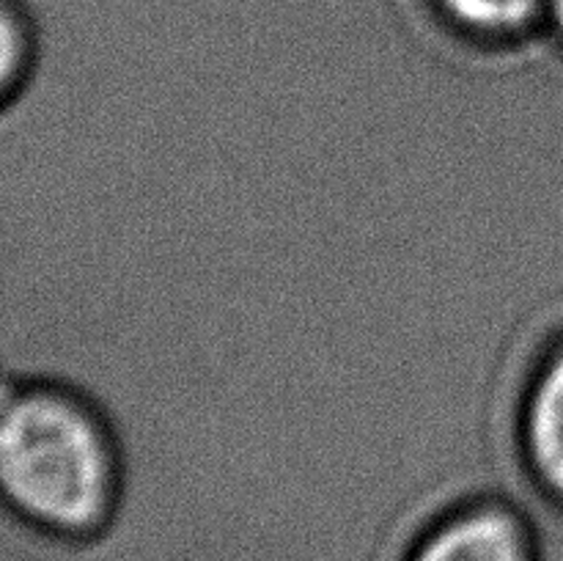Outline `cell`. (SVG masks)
Returning a JSON list of instances; mask_svg holds the SVG:
<instances>
[{
	"mask_svg": "<svg viewBox=\"0 0 563 561\" xmlns=\"http://www.w3.org/2000/svg\"><path fill=\"white\" fill-rule=\"evenodd\" d=\"M548 14L553 20V25L559 28V33L563 36V0H548Z\"/></svg>",
	"mask_w": 563,
	"mask_h": 561,
	"instance_id": "8992f818",
	"label": "cell"
},
{
	"mask_svg": "<svg viewBox=\"0 0 563 561\" xmlns=\"http://www.w3.org/2000/svg\"><path fill=\"white\" fill-rule=\"evenodd\" d=\"M407 561H539L528 498L495 487L465 495L418 534Z\"/></svg>",
	"mask_w": 563,
	"mask_h": 561,
	"instance_id": "7a4b0ae2",
	"label": "cell"
},
{
	"mask_svg": "<svg viewBox=\"0 0 563 561\" xmlns=\"http://www.w3.org/2000/svg\"><path fill=\"white\" fill-rule=\"evenodd\" d=\"M451 25L476 38H515L537 25L548 0H438Z\"/></svg>",
	"mask_w": 563,
	"mask_h": 561,
	"instance_id": "277c9868",
	"label": "cell"
},
{
	"mask_svg": "<svg viewBox=\"0 0 563 561\" xmlns=\"http://www.w3.org/2000/svg\"><path fill=\"white\" fill-rule=\"evenodd\" d=\"M520 449L533 493L563 509V339L544 352L522 394Z\"/></svg>",
	"mask_w": 563,
	"mask_h": 561,
	"instance_id": "3957f363",
	"label": "cell"
},
{
	"mask_svg": "<svg viewBox=\"0 0 563 561\" xmlns=\"http://www.w3.org/2000/svg\"><path fill=\"white\" fill-rule=\"evenodd\" d=\"M31 53L25 20L11 0H0V99L9 97L11 86L22 77Z\"/></svg>",
	"mask_w": 563,
	"mask_h": 561,
	"instance_id": "5b68a950",
	"label": "cell"
},
{
	"mask_svg": "<svg viewBox=\"0 0 563 561\" xmlns=\"http://www.w3.org/2000/svg\"><path fill=\"white\" fill-rule=\"evenodd\" d=\"M110 432L97 410L53 385L0 391V504L55 537H93L124 495Z\"/></svg>",
	"mask_w": 563,
	"mask_h": 561,
	"instance_id": "6da1fadb",
	"label": "cell"
}]
</instances>
